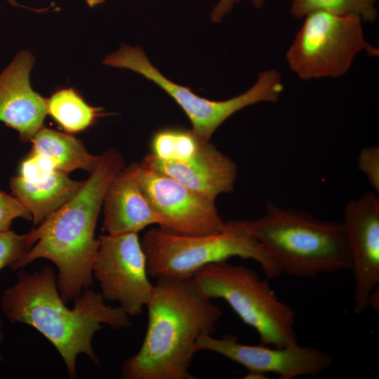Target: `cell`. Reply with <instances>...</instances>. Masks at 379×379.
<instances>
[{"mask_svg": "<svg viewBox=\"0 0 379 379\" xmlns=\"http://www.w3.org/2000/svg\"><path fill=\"white\" fill-rule=\"evenodd\" d=\"M357 166L363 173L375 192L379 191V148L366 147L360 151Z\"/></svg>", "mask_w": 379, "mask_h": 379, "instance_id": "23", "label": "cell"}, {"mask_svg": "<svg viewBox=\"0 0 379 379\" xmlns=\"http://www.w3.org/2000/svg\"><path fill=\"white\" fill-rule=\"evenodd\" d=\"M196 348L219 354L244 366L246 378H264L267 373H276L281 379L315 376L328 368L333 358L324 351L299 344L286 347L250 345L238 341L232 334L215 338L212 335L201 336Z\"/></svg>", "mask_w": 379, "mask_h": 379, "instance_id": "11", "label": "cell"}, {"mask_svg": "<svg viewBox=\"0 0 379 379\" xmlns=\"http://www.w3.org/2000/svg\"><path fill=\"white\" fill-rule=\"evenodd\" d=\"M29 154L46 159L55 170L68 173L83 169L91 173L101 155H93L78 138L43 126L33 137Z\"/></svg>", "mask_w": 379, "mask_h": 379, "instance_id": "17", "label": "cell"}, {"mask_svg": "<svg viewBox=\"0 0 379 379\" xmlns=\"http://www.w3.org/2000/svg\"><path fill=\"white\" fill-rule=\"evenodd\" d=\"M241 0H236V3H239V1H241ZM253 7L255 8V9H260L265 4V1L266 0H249Z\"/></svg>", "mask_w": 379, "mask_h": 379, "instance_id": "25", "label": "cell"}, {"mask_svg": "<svg viewBox=\"0 0 379 379\" xmlns=\"http://www.w3.org/2000/svg\"><path fill=\"white\" fill-rule=\"evenodd\" d=\"M138 183L159 218V227L187 236L215 234L225 227L215 200L154 169L137 163Z\"/></svg>", "mask_w": 379, "mask_h": 379, "instance_id": "10", "label": "cell"}, {"mask_svg": "<svg viewBox=\"0 0 379 379\" xmlns=\"http://www.w3.org/2000/svg\"><path fill=\"white\" fill-rule=\"evenodd\" d=\"M142 160L154 169L213 200L220 194L231 192L237 176L235 163L209 141L202 143L196 154L185 161H164L150 152Z\"/></svg>", "mask_w": 379, "mask_h": 379, "instance_id": "14", "label": "cell"}, {"mask_svg": "<svg viewBox=\"0 0 379 379\" xmlns=\"http://www.w3.org/2000/svg\"><path fill=\"white\" fill-rule=\"evenodd\" d=\"M192 278L205 298L225 300L257 332L262 344L277 347L298 344L295 310L281 301L269 282L253 269L217 262L202 267Z\"/></svg>", "mask_w": 379, "mask_h": 379, "instance_id": "6", "label": "cell"}, {"mask_svg": "<svg viewBox=\"0 0 379 379\" xmlns=\"http://www.w3.org/2000/svg\"><path fill=\"white\" fill-rule=\"evenodd\" d=\"M148 324L139 351L121 366L124 379H194L190 368L197 340L212 335L222 315L193 278H157L146 305Z\"/></svg>", "mask_w": 379, "mask_h": 379, "instance_id": "2", "label": "cell"}, {"mask_svg": "<svg viewBox=\"0 0 379 379\" xmlns=\"http://www.w3.org/2000/svg\"><path fill=\"white\" fill-rule=\"evenodd\" d=\"M35 244L30 231L19 234L10 230L0 232V270L11 266Z\"/></svg>", "mask_w": 379, "mask_h": 379, "instance_id": "21", "label": "cell"}, {"mask_svg": "<svg viewBox=\"0 0 379 379\" xmlns=\"http://www.w3.org/2000/svg\"><path fill=\"white\" fill-rule=\"evenodd\" d=\"M10 3H11L12 4H16V1L15 0H8Z\"/></svg>", "mask_w": 379, "mask_h": 379, "instance_id": "28", "label": "cell"}, {"mask_svg": "<svg viewBox=\"0 0 379 379\" xmlns=\"http://www.w3.org/2000/svg\"><path fill=\"white\" fill-rule=\"evenodd\" d=\"M124 166L119 151H105L77 194L30 231L35 244L11 269H21L39 258L51 260L58 270V288L65 303L89 288L99 247L94 234L98 217L109 183Z\"/></svg>", "mask_w": 379, "mask_h": 379, "instance_id": "3", "label": "cell"}, {"mask_svg": "<svg viewBox=\"0 0 379 379\" xmlns=\"http://www.w3.org/2000/svg\"><path fill=\"white\" fill-rule=\"evenodd\" d=\"M15 284L4 291L1 309L11 322L28 324L41 333L58 350L70 378L77 375V356L85 354L95 365L100 360L92 340L105 324L119 330L131 325L120 307L107 305L101 293L86 288L69 308L60 295L56 275L49 266L32 274L20 271Z\"/></svg>", "mask_w": 379, "mask_h": 379, "instance_id": "1", "label": "cell"}, {"mask_svg": "<svg viewBox=\"0 0 379 379\" xmlns=\"http://www.w3.org/2000/svg\"><path fill=\"white\" fill-rule=\"evenodd\" d=\"M202 143L192 129L163 128L153 134L150 153L161 160L182 161L194 156Z\"/></svg>", "mask_w": 379, "mask_h": 379, "instance_id": "19", "label": "cell"}, {"mask_svg": "<svg viewBox=\"0 0 379 379\" xmlns=\"http://www.w3.org/2000/svg\"><path fill=\"white\" fill-rule=\"evenodd\" d=\"M377 0H291L290 11L295 18L315 10L337 15L354 16L362 22H373L378 17Z\"/></svg>", "mask_w": 379, "mask_h": 379, "instance_id": "20", "label": "cell"}, {"mask_svg": "<svg viewBox=\"0 0 379 379\" xmlns=\"http://www.w3.org/2000/svg\"><path fill=\"white\" fill-rule=\"evenodd\" d=\"M141 244L149 276L154 278L190 279L202 267L227 262L233 257L255 260L268 278L281 274L245 220L225 222L220 232L198 236L178 235L152 227L145 232Z\"/></svg>", "mask_w": 379, "mask_h": 379, "instance_id": "5", "label": "cell"}, {"mask_svg": "<svg viewBox=\"0 0 379 379\" xmlns=\"http://www.w3.org/2000/svg\"><path fill=\"white\" fill-rule=\"evenodd\" d=\"M137 163L117 172L109 183L102 202L103 225L109 234L138 233L159 225V218L136 176Z\"/></svg>", "mask_w": 379, "mask_h": 379, "instance_id": "15", "label": "cell"}, {"mask_svg": "<svg viewBox=\"0 0 379 379\" xmlns=\"http://www.w3.org/2000/svg\"><path fill=\"white\" fill-rule=\"evenodd\" d=\"M354 275V312L368 307L379 284V199L366 192L348 201L341 222Z\"/></svg>", "mask_w": 379, "mask_h": 379, "instance_id": "12", "label": "cell"}, {"mask_svg": "<svg viewBox=\"0 0 379 379\" xmlns=\"http://www.w3.org/2000/svg\"><path fill=\"white\" fill-rule=\"evenodd\" d=\"M1 327H2V321H1V315H0V345L2 343V340L4 338V335L1 331ZM2 360H3V357L0 353V361H1Z\"/></svg>", "mask_w": 379, "mask_h": 379, "instance_id": "27", "label": "cell"}, {"mask_svg": "<svg viewBox=\"0 0 379 379\" xmlns=\"http://www.w3.org/2000/svg\"><path fill=\"white\" fill-rule=\"evenodd\" d=\"M281 274L314 279L322 273L351 270L341 222L268 201L264 215L245 220Z\"/></svg>", "mask_w": 379, "mask_h": 379, "instance_id": "4", "label": "cell"}, {"mask_svg": "<svg viewBox=\"0 0 379 379\" xmlns=\"http://www.w3.org/2000/svg\"><path fill=\"white\" fill-rule=\"evenodd\" d=\"M105 300L117 301L128 316L140 315L154 288L138 233L102 235L93 265Z\"/></svg>", "mask_w": 379, "mask_h": 379, "instance_id": "9", "label": "cell"}, {"mask_svg": "<svg viewBox=\"0 0 379 379\" xmlns=\"http://www.w3.org/2000/svg\"><path fill=\"white\" fill-rule=\"evenodd\" d=\"M303 18L286 53L290 69L300 79L336 78L349 70L358 53L379 55V49L366 40L359 18L324 10L312 11Z\"/></svg>", "mask_w": 379, "mask_h": 379, "instance_id": "8", "label": "cell"}, {"mask_svg": "<svg viewBox=\"0 0 379 379\" xmlns=\"http://www.w3.org/2000/svg\"><path fill=\"white\" fill-rule=\"evenodd\" d=\"M86 2L89 7L93 8L98 5L103 4L105 0H86Z\"/></svg>", "mask_w": 379, "mask_h": 379, "instance_id": "26", "label": "cell"}, {"mask_svg": "<svg viewBox=\"0 0 379 379\" xmlns=\"http://www.w3.org/2000/svg\"><path fill=\"white\" fill-rule=\"evenodd\" d=\"M83 183L58 170L34 180L19 175L10 179L13 194L30 212L37 226L70 200Z\"/></svg>", "mask_w": 379, "mask_h": 379, "instance_id": "16", "label": "cell"}, {"mask_svg": "<svg viewBox=\"0 0 379 379\" xmlns=\"http://www.w3.org/2000/svg\"><path fill=\"white\" fill-rule=\"evenodd\" d=\"M236 0H219L211 13V20L220 23L234 7Z\"/></svg>", "mask_w": 379, "mask_h": 379, "instance_id": "24", "label": "cell"}, {"mask_svg": "<svg viewBox=\"0 0 379 379\" xmlns=\"http://www.w3.org/2000/svg\"><path fill=\"white\" fill-rule=\"evenodd\" d=\"M34 61L29 50H21L0 73V121L17 131L23 142L32 140L47 114L46 98L30 84Z\"/></svg>", "mask_w": 379, "mask_h": 379, "instance_id": "13", "label": "cell"}, {"mask_svg": "<svg viewBox=\"0 0 379 379\" xmlns=\"http://www.w3.org/2000/svg\"><path fill=\"white\" fill-rule=\"evenodd\" d=\"M18 218L32 219L30 212L15 197L0 190V232L10 230L13 220Z\"/></svg>", "mask_w": 379, "mask_h": 379, "instance_id": "22", "label": "cell"}, {"mask_svg": "<svg viewBox=\"0 0 379 379\" xmlns=\"http://www.w3.org/2000/svg\"><path fill=\"white\" fill-rule=\"evenodd\" d=\"M102 62L132 70L159 86L182 109L192 129L204 142H208L216 129L237 112L258 102H276L284 89L280 72L271 69L261 72L254 85L237 96L220 101L208 100L164 76L139 46L122 44L106 55Z\"/></svg>", "mask_w": 379, "mask_h": 379, "instance_id": "7", "label": "cell"}, {"mask_svg": "<svg viewBox=\"0 0 379 379\" xmlns=\"http://www.w3.org/2000/svg\"><path fill=\"white\" fill-rule=\"evenodd\" d=\"M46 108L47 114L68 133L86 130L103 114L101 108L90 105L74 88L53 93L46 98Z\"/></svg>", "mask_w": 379, "mask_h": 379, "instance_id": "18", "label": "cell"}]
</instances>
